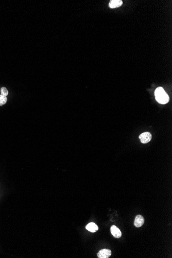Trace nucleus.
<instances>
[{
  "label": "nucleus",
  "instance_id": "f257e3e1",
  "mask_svg": "<svg viewBox=\"0 0 172 258\" xmlns=\"http://www.w3.org/2000/svg\"><path fill=\"white\" fill-rule=\"evenodd\" d=\"M155 95L157 101L161 104H165L169 101V96L161 87H158L155 90Z\"/></svg>",
  "mask_w": 172,
  "mask_h": 258
},
{
  "label": "nucleus",
  "instance_id": "f03ea898",
  "mask_svg": "<svg viewBox=\"0 0 172 258\" xmlns=\"http://www.w3.org/2000/svg\"><path fill=\"white\" fill-rule=\"evenodd\" d=\"M152 138V134L149 132H143L139 136V139L141 140V142L143 144H146L150 142Z\"/></svg>",
  "mask_w": 172,
  "mask_h": 258
},
{
  "label": "nucleus",
  "instance_id": "7ed1b4c3",
  "mask_svg": "<svg viewBox=\"0 0 172 258\" xmlns=\"http://www.w3.org/2000/svg\"><path fill=\"white\" fill-rule=\"evenodd\" d=\"M111 255V251L110 249H103L101 250L97 254L99 258H108Z\"/></svg>",
  "mask_w": 172,
  "mask_h": 258
},
{
  "label": "nucleus",
  "instance_id": "20e7f679",
  "mask_svg": "<svg viewBox=\"0 0 172 258\" xmlns=\"http://www.w3.org/2000/svg\"><path fill=\"white\" fill-rule=\"evenodd\" d=\"M110 231L111 232L112 235L116 238H120L122 236V232L121 230L118 229V227L115 225H113L111 227Z\"/></svg>",
  "mask_w": 172,
  "mask_h": 258
},
{
  "label": "nucleus",
  "instance_id": "39448f33",
  "mask_svg": "<svg viewBox=\"0 0 172 258\" xmlns=\"http://www.w3.org/2000/svg\"><path fill=\"white\" fill-rule=\"evenodd\" d=\"M144 223V218L143 216L141 215H138L136 216L134 220V225L135 227L137 228L141 227Z\"/></svg>",
  "mask_w": 172,
  "mask_h": 258
},
{
  "label": "nucleus",
  "instance_id": "423d86ee",
  "mask_svg": "<svg viewBox=\"0 0 172 258\" xmlns=\"http://www.w3.org/2000/svg\"><path fill=\"white\" fill-rule=\"evenodd\" d=\"M86 228L89 232H97L98 230V226L94 222H90V223H89L86 226Z\"/></svg>",
  "mask_w": 172,
  "mask_h": 258
},
{
  "label": "nucleus",
  "instance_id": "0eeeda50",
  "mask_svg": "<svg viewBox=\"0 0 172 258\" xmlns=\"http://www.w3.org/2000/svg\"><path fill=\"white\" fill-rule=\"evenodd\" d=\"M123 2L121 0H112L110 1L109 6L111 8H114L121 6Z\"/></svg>",
  "mask_w": 172,
  "mask_h": 258
},
{
  "label": "nucleus",
  "instance_id": "6e6552de",
  "mask_svg": "<svg viewBox=\"0 0 172 258\" xmlns=\"http://www.w3.org/2000/svg\"><path fill=\"white\" fill-rule=\"evenodd\" d=\"M7 98L6 96L1 95L0 96V106L5 104L7 102Z\"/></svg>",
  "mask_w": 172,
  "mask_h": 258
},
{
  "label": "nucleus",
  "instance_id": "1a4fd4ad",
  "mask_svg": "<svg viewBox=\"0 0 172 258\" xmlns=\"http://www.w3.org/2000/svg\"><path fill=\"white\" fill-rule=\"evenodd\" d=\"M1 95L5 96H8V90H7V89L5 87L1 88Z\"/></svg>",
  "mask_w": 172,
  "mask_h": 258
}]
</instances>
